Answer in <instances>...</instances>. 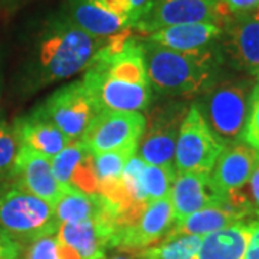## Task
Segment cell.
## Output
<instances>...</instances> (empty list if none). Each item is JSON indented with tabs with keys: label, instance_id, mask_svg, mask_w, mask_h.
I'll list each match as a JSON object with an SVG mask.
<instances>
[{
	"label": "cell",
	"instance_id": "cell-3",
	"mask_svg": "<svg viewBox=\"0 0 259 259\" xmlns=\"http://www.w3.org/2000/svg\"><path fill=\"white\" fill-rule=\"evenodd\" d=\"M54 204L20 187L0 193V228L15 242L32 243L59 229Z\"/></svg>",
	"mask_w": 259,
	"mask_h": 259
},
{
	"label": "cell",
	"instance_id": "cell-2",
	"mask_svg": "<svg viewBox=\"0 0 259 259\" xmlns=\"http://www.w3.org/2000/svg\"><path fill=\"white\" fill-rule=\"evenodd\" d=\"M104 42L83 32L68 16L54 19L40 39L37 52L42 79L55 82L87 69Z\"/></svg>",
	"mask_w": 259,
	"mask_h": 259
},
{
	"label": "cell",
	"instance_id": "cell-20",
	"mask_svg": "<svg viewBox=\"0 0 259 259\" xmlns=\"http://www.w3.org/2000/svg\"><path fill=\"white\" fill-rule=\"evenodd\" d=\"M222 36L223 26L216 23L199 22L160 29L148 35L147 39L179 52H200L210 49Z\"/></svg>",
	"mask_w": 259,
	"mask_h": 259
},
{
	"label": "cell",
	"instance_id": "cell-6",
	"mask_svg": "<svg viewBox=\"0 0 259 259\" xmlns=\"http://www.w3.org/2000/svg\"><path fill=\"white\" fill-rule=\"evenodd\" d=\"M146 125L147 120L139 111H102L95 115L81 141L94 156L139 147Z\"/></svg>",
	"mask_w": 259,
	"mask_h": 259
},
{
	"label": "cell",
	"instance_id": "cell-23",
	"mask_svg": "<svg viewBox=\"0 0 259 259\" xmlns=\"http://www.w3.org/2000/svg\"><path fill=\"white\" fill-rule=\"evenodd\" d=\"M15 128L22 146H26L49 158L55 157L58 153H61L74 141L61 130L56 128L54 124L42 120L35 114L19 121Z\"/></svg>",
	"mask_w": 259,
	"mask_h": 259
},
{
	"label": "cell",
	"instance_id": "cell-36",
	"mask_svg": "<svg viewBox=\"0 0 259 259\" xmlns=\"http://www.w3.org/2000/svg\"><path fill=\"white\" fill-rule=\"evenodd\" d=\"M253 15H255V16H256V18L259 19V8L256 10H255V12H253Z\"/></svg>",
	"mask_w": 259,
	"mask_h": 259
},
{
	"label": "cell",
	"instance_id": "cell-31",
	"mask_svg": "<svg viewBox=\"0 0 259 259\" xmlns=\"http://www.w3.org/2000/svg\"><path fill=\"white\" fill-rule=\"evenodd\" d=\"M20 253V245L0 228V259H16Z\"/></svg>",
	"mask_w": 259,
	"mask_h": 259
},
{
	"label": "cell",
	"instance_id": "cell-7",
	"mask_svg": "<svg viewBox=\"0 0 259 259\" xmlns=\"http://www.w3.org/2000/svg\"><path fill=\"white\" fill-rule=\"evenodd\" d=\"M97 114L82 81L69 83L55 91L39 111L35 112V115L54 124L72 140L82 139Z\"/></svg>",
	"mask_w": 259,
	"mask_h": 259
},
{
	"label": "cell",
	"instance_id": "cell-9",
	"mask_svg": "<svg viewBox=\"0 0 259 259\" xmlns=\"http://www.w3.org/2000/svg\"><path fill=\"white\" fill-rule=\"evenodd\" d=\"M199 22L223 26L226 20L221 13L218 0H153L147 13L133 29L148 36L168 26Z\"/></svg>",
	"mask_w": 259,
	"mask_h": 259
},
{
	"label": "cell",
	"instance_id": "cell-28",
	"mask_svg": "<svg viewBox=\"0 0 259 259\" xmlns=\"http://www.w3.org/2000/svg\"><path fill=\"white\" fill-rule=\"evenodd\" d=\"M26 259H61L58 252L56 235L44 236L37 241L32 242L28 249Z\"/></svg>",
	"mask_w": 259,
	"mask_h": 259
},
{
	"label": "cell",
	"instance_id": "cell-1",
	"mask_svg": "<svg viewBox=\"0 0 259 259\" xmlns=\"http://www.w3.org/2000/svg\"><path fill=\"white\" fill-rule=\"evenodd\" d=\"M148 82L160 93L175 97H194L207 90L216 72L212 49L179 52L151 40H143Z\"/></svg>",
	"mask_w": 259,
	"mask_h": 259
},
{
	"label": "cell",
	"instance_id": "cell-18",
	"mask_svg": "<svg viewBox=\"0 0 259 259\" xmlns=\"http://www.w3.org/2000/svg\"><path fill=\"white\" fill-rule=\"evenodd\" d=\"M225 48L233 64L252 75L259 72V19L253 13L232 16L226 22Z\"/></svg>",
	"mask_w": 259,
	"mask_h": 259
},
{
	"label": "cell",
	"instance_id": "cell-19",
	"mask_svg": "<svg viewBox=\"0 0 259 259\" xmlns=\"http://www.w3.org/2000/svg\"><path fill=\"white\" fill-rule=\"evenodd\" d=\"M66 16L78 28L100 40L133 29L125 19L112 13L98 0H68Z\"/></svg>",
	"mask_w": 259,
	"mask_h": 259
},
{
	"label": "cell",
	"instance_id": "cell-33",
	"mask_svg": "<svg viewBox=\"0 0 259 259\" xmlns=\"http://www.w3.org/2000/svg\"><path fill=\"white\" fill-rule=\"evenodd\" d=\"M130 2L133 5V12H134V20H136V23L147 13L150 6H151V3H153V0H130Z\"/></svg>",
	"mask_w": 259,
	"mask_h": 259
},
{
	"label": "cell",
	"instance_id": "cell-32",
	"mask_svg": "<svg viewBox=\"0 0 259 259\" xmlns=\"http://www.w3.org/2000/svg\"><path fill=\"white\" fill-rule=\"evenodd\" d=\"M249 228L250 235L245 259H259V214L253 221H250Z\"/></svg>",
	"mask_w": 259,
	"mask_h": 259
},
{
	"label": "cell",
	"instance_id": "cell-8",
	"mask_svg": "<svg viewBox=\"0 0 259 259\" xmlns=\"http://www.w3.org/2000/svg\"><path fill=\"white\" fill-rule=\"evenodd\" d=\"M82 83L97 112H141L147 108L151 101L150 85L120 81L95 68H87Z\"/></svg>",
	"mask_w": 259,
	"mask_h": 259
},
{
	"label": "cell",
	"instance_id": "cell-16",
	"mask_svg": "<svg viewBox=\"0 0 259 259\" xmlns=\"http://www.w3.org/2000/svg\"><path fill=\"white\" fill-rule=\"evenodd\" d=\"M229 197L218 193L210 182V175L177 173L171 187L170 200L173 207V225L207 206L222 203Z\"/></svg>",
	"mask_w": 259,
	"mask_h": 259
},
{
	"label": "cell",
	"instance_id": "cell-35",
	"mask_svg": "<svg viewBox=\"0 0 259 259\" xmlns=\"http://www.w3.org/2000/svg\"><path fill=\"white\" fill-rule=\"evenodd\" d=\"M108 259H144L143 249L141 250H121L120 253L112 255Z\"/></svg>",
	"mask_w": 259,
	"mask_h": 259
},
{
	"label": "cell",
	"instance_id": "cell-4",
	"mask_svg": "<svg viewBox=\"0 0 259 259\" xmlns=\"http://www.w3.org/2000/svg\"><path fill=\"white\" fill-rule=\"evenodd\" d=\"M252 90L246 82L225 81L207 91L202 105L196 104L207 125L225 146L242 141Z\"/></svg>",
	"mask_w": 259,
	"mask_h": 259
},
{
	"label": "cell",
	"instance_id": "cell-29",
	"mask_svg": "<svg viewBox=\"0 0 259 259\" xmlns=\"http://www.w3.org/2000/svg\"><path fill=\"white\" fill-rule=\"evenodd\" d=\"M225 20L232 16L253 13L259 8V0H218Z\"/></svg>",
	"mask_w": 259,
	"mask_h": 259
},
{
	"label": "cell",
	"instance_id": "cell-24",
	"mask_svg": "<svg viewBox=\"0 0 259 259\" xmlns=\"http://www.w3.org/2000/svg\"><path fill=\"white\" fill-rule=\"evenodd\" d=\"M203 236L183 235L163 238L156 245L143 249L144 259H192L202 243Z\"/></svg>",
	"mask_w": 259,
	"mask_h": 259
},
{
	"label": "cell",
	"instance_id": "cell-26",
	"mask_svg": "<svg viewBox=\"0 0 259 259\" xmlns=\"http://www.w3.org/2000/svg\"><path fill=\"white\" fill-rule=\"evenodd\" d=\"M20 150V140L15 127L0 124V179L10 176Z\"/></svg>",
	"mask_w": 259,
	"mask_h": 259
},
{
	"label": "cell",
	"instance_id": "cell-12",
	"mask_svg": "<svg viewBox=\"0 0 259 259\" xmlns=\"http://www.w3.org/2000/svg\"><path fill=\"white\" fill-rule=\"evenodd\" d=\"M186 114L180 107L153 115L139 147V157L151 166H175L177 137Z\"/></svg>",
	"mask_w": 259,
	"mask_h": 259
},
{
	"label": "cell",
	"instance_id": "cell-17",
	"mask_svg": "<svg viewBox=\"0 0 259 259\" xmlns=\"http://www.w3.org/2000/svg\"><path fill=\"white\" fill-rule=\"evenodd\" d=\"M51 163L59 185L83 193H98L94 154L81 140H74L68 147L51 158Z\"/></svg>",
	"mask_w": 259,
	"mask_h": 259
},
{
	"label": "cell",
	"instance_id": "cell-34",
	"mask_svg": "<svg viewBox=\"0 0 259 259\" xmlns=\"http://www.w3.org/2000/svg\"><path fill=\"white\" fill-rule=\"evenodd\" d=\"M250 185V192H252V199H253V203H255V207L259 210V163L258 166L255 167L253 173H252V177L249 180Z\"/></svg>",
	"mask_w": 259,
	"mask_h": 259
},
{
	"label": "cell",
	"instance_id": "cell-15",
	"mask_svg": "<svg viewBox=\"0 0 259 259\" xmlns=\"http://www.w3.org/2000/svg\"><path fill=\"white\" fill-rule=\"evenodd\" d=\"M10 176L15 177L16 186L22 190L51 204H55L66 189L56 180L51 158L22 144Z\"/></svg>",
	"mask_w": 259,
	"mask_h": 259
},
{
	"label": "cell",
	"instance_id": "cell-14",
	"mask_svg": "<svg viewBox=\"0 0 259 259\" xmlns=\"http://www.w3.org/2000/svg\"><path fill=\"white\" fill-rule=\"evenodd\" d=\"M114 232L115 222L110 218L61 223L56 239L58 243L71 250L76 259H104Z\"/></svg>",
	"mask_w": 259,
	"mask_h": 259
},
{
	"label": "cell",
	"instance_id": "cell-30",
	"mask_svg": "<svg viewBox=\"0 0 259 259\" xmlns=\"http://www.w3.org/2000/svg\"><path fill=\"white\" fill-rule=\"evenodd\" d=\"M101 5H104L112 13L118 15L120 18L125 19L130 23L131 28H134L136 20H134V12H133V5L130 0H98Z\"/></svg>",
	"mask_w": 259,
	"mask_h": 259
},
{
	"label": "cell",
	"instance_id": "cell-27",
	"mask_svg": "<svg viewBox=\"0 0 259 259\" xmlns=\"http://www.w3.org/2000/svg\"><path fill=\"white\" fill-rule=\"evenodd\" d=\"M242 141L259 151V85L256 83L250 94V107Z\"/></svg>",
	"mask_w": 259,
	"mask_h": 259
},
{
	"label": "cell",
	"instance_id": "cell-21",
	"mask_svg": "<svg viewBox=\"0 0 259 259\" xmlns=\"http://www.w3.org/2000/svg\"><path fill=\"white\" fill-rule=\"evenodd\" d=\"M54 207L59 223L82 222L104 218H110L115 222L117 219L115 212L107 199L98 193H83L72 187L65 189Z\"/></svg>",
	"mask_w": 259,
	"mask_h": 259
},
{
	"label": "cell",
	"instance_id": "cell-11",
	"mask_svg": "<svg viewBox=\"0 0 259 259\" xmlns=\"http://www.w3.org/2000/svg\"><path fill=\"white\" fill-rule=\"evenodd\" d=\"M173 226V207L170 197L147 204L139 219L128 226L115 229L110 248L141 250L160 242Z\"/></svg>",
	"mask_w": 259,
	"mask_h": 259
},
{
	"label": "cell",
	"instance_id": "cell-5",
	"mask_svg": "<svg viewBox=\"0 0 259 259\" xmlns=\"http://www.w3.org/2000/svg\"><path fill=\"white\" fill-rule=\"evenodd\" d=\"M225 148L194 104L186 112L177 137L175 167L177 173L210 175Z\"/></svg>",
	"mask_w": 259,
	"mask_h": 259
},
{
	"label": "cell",
	"instance_id": "cell-25",
	"mask_svg": "<svg viewBox=\"0 0 259 259\" xmlns=\"http://www.w3.org/2000/svg\"><path fill=\"white\" fill-rule=\"evenodd\" d=\"M176 176L177 171L175 166L146 164L143 170V183L148 203L170 197Z\"/></svg>",
	"mask_w": 259,
	"mask_h": 259
},
{
	"label": "cell",
	"instance_id": "cell-13",
	"mask_svg": "<svg viewBox=\"0 0 259 259\" xmlns=\"http://www.w3.org/2000/svg\"><path fill=\"white\" fill-rule=\"evenodd\" d=\"M258 163L259 151L245 141L225 146L210 173L214 190L223 197L241 192L242 187L249 183Z\"/></svg>",
	"mask_w": 259,
	"mask_h": 259
},
{
	"label": "cell",
	"instance_id": "cell-22",
	"mask_svg": "<svg viewBox=\"0 0 259 259\" xmlns=\"http://www.w3.org/2000/svg\"><path fill=\"white\" fill-rule=\"evenodd\" d=\"M250 222H239L204 235L192 259H245L250 235Z\"/></svg>",
	"mask_w": 259,
	"mask_h": 259
},
{
	"label": "cell",
	"instance_id": "cell-10",
	"mask_svg": "<svg viewBox=\"0 0 259 259\" xmlns=\"http://www.w3.org/2000/svg\"><path fill=\"white\" fill-rule=\"evenodd\" d=\"M259 214V210L241 192L229 196L222 203L207 206L199 212L187 216L185 221L170 228L164 238H176L183 235L204 236L239 222H250Z\"/></svg>",
	"mask_w": 259,
	"mask_h": 259
},
{
	"label": "cell",
	"instance_id": "cell-37",
	"mask_svg": "<svg viewBox=\"0 0 259 259\" xmlns=\"http://www.w3.org/2000/svg\"><path fill=\"white\" fill-rule=\"evenodd\" d=\"M256 79H258V85H259V72H258V75H256Z\"/></svg>",
	"mask_w": 259,
	"mask_h": 259
}]
</instances>
